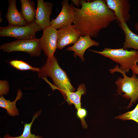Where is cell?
<instances>
[{
  "label": "cell",
  "mask_w": 138,
  "mask_h": 138,
  "mask_svg": "<svg viewBox=\"0 0 138 138\" xmlns=\"http://www.w3.org/2000/svg\"><path fill=\"white\" fill-rule=\"evenodd\" d=\"M43 30L35 22L26 26L9 25L0 27V37H8L18 40H33L37 39L36 33Z\"/></svg>",
  "instance_id": "5"
},
{
  "label": "cell",
  "mask_w": 138,
  "mask_h": 138,
  "mask_svg": "<svg viewBox=\"0 0 138 138\" xmlns=\"http://www.w3.org/2000/svg\"><path fill=\"white\" fill-rule=\"evenodd\" d=\"M108 7L113 12L119 25L126 23L131 18V6L129 0H106Z\"/></svg>",
  "instance_id": "9"
},
{
  "label": "cell",
  "mask_w": 138,
  "mask_h": 138,
  "mask_svg": "<svg viewBox=\"0 0 138 138\" xmlns=\"http://www.w3.org/2000/svg\"><path fill=\"white\" fill-rule=\"evenodd\" d=\"M0 49L4 52L10 53L13 51L27 52L32 56H40L41 48L39 39L33 40H18L9 43L2 44Z\"/></svg>",
  "instance_id": "6"
},
{
  "label": "cell",
  "mask_w": 138,
  "mask_h": 138,
  "mask_svg": "<svg viewBox=\"0 0 138 138\" xmlns=\"http://www.w3.org/2000/svg\"><path fill=\"white\" fill-rule=\"evenodd\" d=\"M9 63L14 67L20 71L30 70L38 72L39 70V68L33 67L21 60H13L9 62Z\"/></svg>",
  "instance_id": "20"
},
{
  "label": "cell",
  "mask_w": 138,
  "mask_h": 138,
  "mask_svg": "<svg viewBox=\"0 0 138 138\" xmlns=\"http://www.w3.org/2000/svg\"><path fill=\"white\" fill-rule=\"evenodd\" d=\"M135 29L138 31V22L135 24Z\"/></svg>",
  "instance_id": "25"
},
{
  "label": "cell",
  "mask_w": 138,
  "mask_h": 138,
  "mask_svg": "<svg viewBox=\"0 0 138 138\" xmlns=\"http://www.w3.org/2000/svg\"><path fill=\"white\" fill-rule=\"evenodd\" d=\"M0 23H1L3 21V19L1 17L2 12L0 11Z\"/></svg>",
  "instance_id": "26"
},
{
  "label": "cell",
  "mask_w": 138,
  "mask_h": 138,
  "mask_svg": "<svg viewBox=\"0 0 138 138\" xmlns=\"http://www.w3.org/2000/svg\"><path fill=\"white\" fill-rule=\"evenodd\" d=\"M109 71L111 74L118 72L122 74L123 77H118L115 83L117 87L118 94L121 95L123 98L130 100L126 108H129L138 99V78L136 76V74L133 73L131 77L127 76L126 73L120 68L118 65Z\"/></svg>",
  "instance_id": "3"
},
{
  "label": "cell",
  "mask_w": 138,
  "mask_h": 138,
  "mask_svg": "<svg viewBox=\"0 0 138 138\" xmlns=\"http://www.w3.org/2000/svg\"><path fill=\"white\" fill-rule=\"evenodd\" d=\"M53 4L43 0H38L34 22L42 30L50 26V17Z\"/></svg>",
  "instance_id": "10"
},
{
  "label": "cell",
  "mask_w": 138,
  "mask_h": 138,
  "mask_svg": "<svg viewBox=\"0 0 138 138\" xmlns=\"http://www.w3.org/2000/svg\"><path fill=\"white\" fill-rule=\"evenodd\" d=\"M72 1L74 5H76L78 8L79 6V5H80V1L79 0H72Z\"/></svg>",
  "instance_id": "24"
},
{
  "label": "cell",
  "mask_w": 138,
  "mask_h": 138,
  "mask_svg": "<svg viewBox=\"0 0 138 138\" xmlns=\"http://www.w3.org/2000/svg\"><path fill=\"white\" fill-rule=\"evenodd\" d=\"M9 6L5 18L9 25L26 26L28 24L25 21L16 6V0H8Z\"/></svg>",
  "instance_id": "13"
},
{
  "label": "cell",
  "mask_w": 138,
  "mask_h": 138,
  "mask_svg": "<svg viewBox=\"0 0 138 138\" xmlns=\"http://www.w3.org/2000/svg\"><path fill=\"white\" fill-rule=\"evenodd\" d=\"M9 87L8 82L4 80H0V95H7L9 92Z\"/></svg>",
  "instance_id": "22"
},
{
  "label": "cell",
  "mask_w": 138,
  "mask_h": 138,
  "mask_svg": "<svg viewBox=\"0 0 138 138\" xmlns=\"http://www.w3.org/2000/svg\"><path fill=\"white\" fill-rule=\"evenodd\" d=\"M21 9L20 13L28 24L34 22L36 9L35 3L31 0H20Z\"/></svg>",
  "instance_id": "14"
},
{
  "label": "cell",
  "mask_w": 138,
  "mask_h": 138,
  "mask_svg": "<svg viewBox=\"0 0 138 138\" xmlns=\"http://www.w3.org/2000/svg\"><path fill=\"white\" fill-rule=\"evenodd\" d=\"M0 138H1V137H0Z\"/></svg>",
  "instance_id": "27"
},
{
  "label": "cell",
  "mask_w": 138,
  "mask_h": 138,
  "mask_svg": "<svg viewBox=\"0 0 138 138\" xmlns=\"http://www.w3.org/2000/svg\"><path fill=\"white\" fill-rule=\"evenodd\" d=\"M91 37L88 35L80 36L73 45L67 47L66 50L74 51V56L76 57L78 56L84 62V55L86 50L90 47L98 46L100 44L99 42L93 40Z\"/></svg>",
  "instance_id": "12"
},
{
  "label": "cell",
  "mask_w": 138,
  "mask_h": 138,
  "mask_svg": "<svg viewBox=\"0 0 138 138\" xmlns=\"http://www.w3.org/2000/svg\"><path fill=\"white\" fill-rule=\"evenodd\" d=\"M119 25L125 34V39L122 48L125 50L133 48L138 51V35L130 30L126 23Z\"/></svg>",
  "instance_id": "15"
},
{
  "label": "cell",
  "mask_w": 138,
  "mask_h": 138,
  "mask_svg": "<svg viewBox=\"0 0 138 138\" xmlns=\"http://www.w3.org/2000/svg\"><path fill=\"white\" fill-rule=\"evenodd\" d=\"M41 112V110L36 112L33 115L31 122L29 123H25L24 124L23 131L21 135L16 137H13L7 134L4 135L3 138H44L41 136L36 135L32 134L31 131V128L33 122L39 116Z\"/></svg>",
  "instance_id": "18"
},
{
  "label": "cell",
  "mask_w": 138,
  "mask_h": 138,
  "mask_svg": "<svg viewBox=\"0 0 138 138\" xmlns=\"http://www.w3.org/2000/svg\"><path fill=\"white\" fill-rule=\"evenodd\" d=\"M37 72L39 78L46 76L51 77L53 82L54 89H58L64 98L66 92L75 90L66 73L60 66L54 56L48 57L45 63Z\"/></svg>",
  "instance_id": "2"
},
{
  "label": "cell",
  "mask_w": 138,
  "mask_h": 138,
  "mask_svg": "<svg viewBox=\"0 0 138 138\" xmlns=\"http://www.w3.org/2000/svg\"><path fill=\"white\" fill-rule=\"evenodd\" d=\"M114 119L123 120H132L138 123V103L132 110L116 116Z\"/></svg>",
  "instance_id": "19"
},
{
  "label": "cell",
  "mask_w": 138,
  "mask_h": 138,
  "mask_svg": "<svg viewBox=\"0 0 138 138\" xmlns=\"http://www.w3.org/2000/svg\"><path fill=\"white\" fill-rule=\"evenodd\" d=\"M41 37L39 39L41 49L48 57L53 56L57 48L58 30L50 26L43 30Z\"/></svg>",
  "instance_id": "8"
},
{
  "label": "cell",
  "mask_w": 138,
  "mask_h": 138,
  "mask_svg": "<svg viewBox=\"0 0 138 138\" xmlns=\"http://www.w3.org/2000/svg\"><path fill=\"white\" fill-rule=\"evenodd\" d=\"M80 36L74 25L58 30L57 48L61 50L68 45L74 44Z\"/></svg>",
  "instance_id": "11"
},
{
  "label": "cell",
  "mask_w": 138,
  "mask_h": 138,
  "mask_svg": "<svg viewBox=\"0 0 138 138\" xmlns=\"http://www.w3.org/2000/svg\"><path fill=\"white\" fill-rule=\"evenodd\" d=\"M22 96V92L20 88L18 89L16 98L13 101H11L9 99L6 100L3 95H2L0 97V107L5 109L8 114L11 117L18 116L19 113L16 104L17 101L21 99Z\"/></svg>",
  "instance_id": "17"
},
{
  "label": "cell",
  "mask_w": 138,
  "mask_h": 138,
  "mask_svg": "<svg viewBox=\"0 0 138 138\" xmlns=\"http://www.w3.org/2000/svg\"><path fill=\"white\" fill-rule=\"evenodd\" d=\"M61 4L62 7L60 13L50 22V26L58 30L71 26L74 21L75 14L72 3L69 4L68 0H64Z\"/></svg>",
  "instance_id": "7"
},
{
  "label": "cell",
  "mask_w": 138,
  "mask_h": 138,
  "mask_svg": "<svg viewBox=\"0 0 138 138\" xmlns=\"http://www.w3.org/2000/svg\"><path fill=\"white\" fill-rule=\"evenodd\" d=\"M86 88L84 84H80L76 92H67L65 94L64 99L68 104L71 105H74L77 110L81 107V98L82 95L85 94Z\"/></svg>",
  "instance_id": "16"
},
{
  "label": "cell",
  "mask_w": 138,
  "mask_h": 138,
  "mask_svg": "<svg viewBox=\"0 0 138 138\" xmlns=\"http://www.w3.org/2000/svg\"><path fill=\"white\" fill-rule=\"evenodd\" d=\"M89 51L99 54L119 64L120 68L126 73L138 63V51L135 50L129 51L123 48L113 49L105 48L102 51L90 49Z\"/></svg>",
  "instance_id": "4"
},
{
  "label": "cell",
  "mask_w": 138,
  "mask_h": 138,
  "mask_svg": "<svg viewBox=\"0 0 138 138\" xmlns=\"http://www.w3.org/2000/svg\"><path fill=\"white\" fill-rule=\"evenodd\" d=\"M87 114V112L86 109L84 108H80L77 110L76 112L77 117L80 119L81 121L82 126L84 129L87 128L88 125L85 120V118Z\"/></svg>",
  "instance_id": "21"
},
{
  "label": "cell",
  "mask_w": 138,
  "mask_h": 138,
  "mask_svg": "<svg viewBox=\"0 0 138 138\" xmlns=\"http://www.w3.org/2000/svg\"><path fill=\"white\" fill-rule=\"evenodd\" d=\"M80 1V8L72 4L75 14L74 25L81 36L97 37L101 30L116 20L113 11L108 7L106 1Z\"/></svg>",
  "instance_id": "1"
},
{
  "label": "cell",
  "mask_w": 138,
  "mask_h": 138,
  "mask_svg": "<svg viewBox=\"0 0 138 138\" xmlns=\"http://www.w3.org/2000/svg\"><path fill=\"white\" fill-rule=\"evenodd\" d=\"M131 70L133 73L138 74V65L137 64L134 65Z\"/></svg>",
  "instance_id": "23"
}]
</instances>
